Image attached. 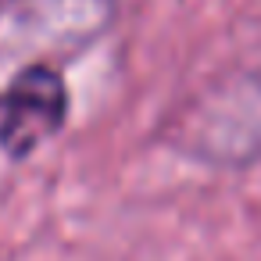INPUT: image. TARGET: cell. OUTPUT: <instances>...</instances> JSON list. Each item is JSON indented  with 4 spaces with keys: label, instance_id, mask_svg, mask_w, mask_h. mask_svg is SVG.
Here are the masks:
<instances>
[{
    "label": "cell",
    "instance_id": "6da1fadb",
    "mask_svg": "<svg viewBox=\"0 0 261 261\" xmlns=\"http://www.w3.org/2000/svg\"><path fill=\"white\" fill-rule=\"evenodd\" d=\"M68 118V86L50 65L22 68L0 90V150L25 158Z\"/></svg>",
    "mask_w": 261,
    "mask_h": 261
}]
</instances>
